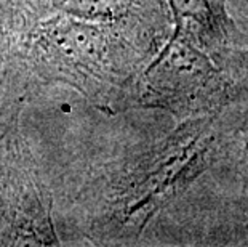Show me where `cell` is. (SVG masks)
I'll return each instance as SVG.
<instances>
[{
    "mask_svg": "<svg viewBox=\"0 0 248 247\" xmlns=\"http://www.w3.org/2000/svg\"><path fill=\"white\" fill-rule=\"evenodd\" d=\"M142 98L176 114L212 111L229 101L231 87L207 53L175 34L141 82Z\"/></svg>",
    "mask_w": 248,
    "mask_h": 247,
    "instance_id": "6da1fadb",
    "label": "cell"
},
{
    "mask_svg": "<svg viewBox=\"0 0 248 247\" xmlns=\"http://www.w3.org/2000/svg\"><path fill=\"white\" fill-rule=\"evenodd\" d=\"M176 33L205 53L219 55L240 40L226 12V0H168Z\"/></svg>",
    "mask_w": 248,
    "mask_h": 247,
    "instance_id": "7a4b0ae2",
    "label": "cell"
},
{
    "mask_svg": "<svg viewBox=\"0 0 248 247\" xmlns=\"http://www.w3.org/2000/svg\"><path fill=\"white\" fill-rule=\"evenodd\" d=\"M53 3L85 16H108L115 7V0H53Z\"/></svg>",
    "mask_w": 248,
    "mask_h": 247,
    "instance_id": "3957f363",
    "label": "cell"
}]
</instances>
